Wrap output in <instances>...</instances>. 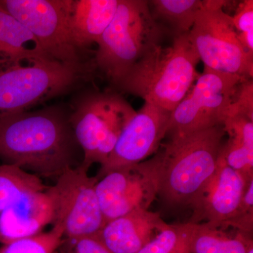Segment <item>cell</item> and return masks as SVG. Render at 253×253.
Masks as SVG:
<instances>
[{
	"mask_svg": "<svg viewBox=\"0 0 253 253\" xmlns=\"http://www.w3.org/2000/svg\"><path fill=\"white\" fill-rule=\"evenodd\" d=\"M166 35L154 21L146 0H119L112 21L96 44L97 71L113 87L136 63L158 46Z\"/></svg>",
	"mask_w": 253,
	"mask_h": 253,
	"instance_id": "277c9868",
	"label": "cell"
},
{
	"mask_svg": "<svg viewBox=\"0 0 253 253\" xmlns=\"http://www.w3.org/2000/svg\"><path fill=\"white\" fill-rule=\"evenodd\" d=\"M71 4V0H0V4L33 33L49 58L73 67L96 68L94 60L83 59L73 42Z\"/></svg>",
	"mask_w": 253,
	"mask_h": 253,
	"instance_id": "9c48e42d",
	"label": "cell"
},
{
	"mask_svg": "<svg viewBox=\"0 0 253 253\" xmlns=\"http://www.w3.org/2000/svg\"><path fill=\"white\" fill-rule=\"evenodd\" d=\"M227 1L204 0L189 38L204 68L244 78H253V56L238 38Z\"/></svg>",
	"mask_w": 253,
	"mask_h": 253,
	"instance_id": "52a82bcc",
	"label": "cell"
},
{
	"mask_svg": "<svg viewBox=\"0 0 253 253\" xmlns=\"http://www.w3.org/2000/svg\"><path fill=\"white\" fill-rule=\"evenodd\" d=\"M249 184L226 164L221 150L215 173L191 208L193 216L190 222L206 221L217 228L227 225L235 216Z\"/></svg>",
	"mask_w": 253,
	"mask_h": 253,
	"instance_id": "4fadbf2b",
	"label": "cell"
},
{
	"mask_svg": "<svg viewBox=\"0 0 253 253\" xmlns=\"http://www.w3.org/2000/svg\"><path fill=\"white\" fill-rule=\"evenodd\" d=\"M136 111L114 90H88L75 100L70 123L83 151L81 165L89 169L106 162Z\"/></svg>",
	"mask_w": 253,
	"mask_h": 253,
	"instance_id": "5b68a950",
	"label": "cell"
},
{
	"mask_svg": "<svg viewBox=\"0 0 253 253\" xmlns=\"http://www.w3.org/2000/svg\"><path fill=\"white\" fill-rule=\"evenodd\" d=\"M229 139L221 154L229 167L239 173L246 184L253 179V119L232 114L224 124Z\"/></svg>",
	"mask_w": 253,
	"mask_h": 253,
	"instance_id": "ac0fdd59",
	"label": "cell"
},
{
	"mask_svg": "<svg viewBox=\"0 0 253 253\" xmlns=\"http://www.w3.org/2000/svg\"><path fill=\"white\" fill-rule=\"evenodd\" d=\"M231 114L244 115L253 119V78H244L240 83L231 105L229 116Z\"/></svg>",
	"mask_w": 253,
	"mask_h": 253,
	"instance_id": "d4e9b609",
	"label": "cell"
},
{
	"mask_svg": "<svg viewBox=\"0 0 253 253\" xmlns=\"http://www.w3.org/2000/svg\"><path fill=\"white\" fill-rule=\"evenodd\" d=\"M96 68H78L54 59L0 69V118L27 111L86 81Z\"/></svg>",
	"mask_w": 253,
	"mask_h": 253,
	"instance_id": "8992f818",
	"label": "cell"
},
{
	"mask_svg": "<svg viewBox=\"0 0 253 253\" xmlns=\"http://www.w3.org/2000/svg\"><path fill=\"white\" fill-rule=\"evenodd\" d=\"M200 59L189 34L158 46L129 70L113 90L139 96L172 113L199 78Z\"/></svg>",
	"mask_w": 253,
	"mask_h": 253,
	"instance_id": "3957f363",
	"label": "cell"
},
{
	"mask_svg": "<svg viewBox=\"0 0 253 253\" xmlns=\"http://www.w3.org/2000/svg\"><path fill=\"white\" fill-rule=\"evenodd\" d=\"M171 112L150 103L128 123L106 162L101 165L98 180L108 172L139 164L157 152L167 134Z\"/></svg>",
	"mask_w": 253,
	"mask_h": 253,
	"instance_id": "7c38bea8",
	"label": "cell"
},
{
	"mask_svg": "<svg viewBox=\"0 0 253 253\" xmlns=\"http://www.w3.org/2000/svg\"><path fill=\"white\" fill-rule=\"evenodd\" d=\"M47 186L41 177L10 165L0 166V212L21 196L33 191H44Z\"/></svg>",
	"mask_w": 253,
	"mask_h": 253,
	"instance_id": "44dd1931",
	"label": "cell"
},
{
	"mask_svg": "<svg viewBox=\"0 0 253 253\" xmlns=\"http://www.w3.org/2000/svg\"><path fill=\"white\" fill-rule=\"evenodd\" d=\"M194 223L168 224L137 253H191Z\"/></svg>",
	"mask_w": 253,
	"mask_h": 253,
	"instance_id": "7402d4cb",
	"label": "cell"
},
{
	"mask_svg": "<svg viewBox=\"0 0 253 253\" xmlns=\"http://www.w3.org/2000/svg\"><path fill=\"white\" fill-rule=\"evenodd\" d=\"M8 62L6 61V60L2 59V58L0 57V69H1V68L4 66L5 64H6Z\"/></svg>",
	"mask_w": 253,
	"mask_h": 253,
	"instance_id": "4316f807",
	"label": "cell"
},
{
	"mask_svg": "<svg viewBox=\"0 0 253 253\" xmlns=\"http://www.w3.org/2000/svg\"><path fill=\"white\" fill-rule=\"evenodd\" d=\"M119 0H71L69 27L81 51L97 42L112 21Z\"/></svg>",
	"mask_w": 253,
	"mask_h": 253,
	"instance_id": "2e32d148",
	"label": "cell"
},
{
	"mask_svg": "<svg viewBox=\"0 0 253 253\" xmlns=\"http://www.w3.org/2000/svg\"><path fill=\"white\" fill-rule=\"evenodd\" d=\"M63 237L62 227L54 224L47 232L3 244L0 253H54L63 244Z\"/></svg>",
	"mask_w": 253,
	"mask_h": 253,
	"instance_id": "603a6c76",
	"label": "cell"
},
{
	"mask_svg": "<svg viewBox=\"0 0 253 253\" xmlns=\"http://www.w3.org/2000/svg\"><path fill=\"white\" fill-rule=\"evenodd\" d=\"M204 0H151V16L166 36L174 38L188 35L194 26Z\"/></svg>",
	"mask_w": 253,
	"mask_h": 253,
	"instance_id": "d6986e66",
	"label": "cell"
},
{
	"mask_svg": "<svg viewBox=\"0 0 253 253\" xmlns=\"http://www.w3.org/2000/svg\"><path fill=\"white\" fill-rule=\"evenodd\" d=\"M95 189L106 223L136 210H149L158 196L154 157L108 172L98 180Z\"/></svg>",
	"mask_w": 253,
	"mask_h": 253,
	"instance_id": "8fae6325",
	"label": "cell"
},
{
	"mask_svg": "<svg viewBox=\"0 0 253 253\" xmlns=\"http://www.w3.org/2000/svg\"><path fill=\"white\" fill-rule=\"evenodd\" d=\"M70 113L56 105L0 118L2 164L47 178H57L80 166L76 158L81 147L70 123Z\"/></svg>",
	"mask_w": 253,
	"mask_h": 253,
	"instance_id": "6da1fadb",
	"label": "cell"
},
{
	"mask_svg": "<svg viewBox=\"0 0 253 253\" xmlns=\"http://www.w3.org/2000/svg\"><path fill=\"white\" fill-rule=\"evenodd\" d=\"M225 134L219 126L170 138L154 156L158 196L171 206L192 208L215 173Z\"/></svg>",
	"mask_w": 253,
	"mask_h": 253,
	"instance_id": "7a4b0ae2",
	"label": "cell"
},
{
	"mask_svg": "<svg viewBox=\"0 0 253 253\" xmlns=\"http://www.w3.org/2000/svg\"><path fill=\"white\" fill-rule=\"evenodd\" d=\"M88 170L81 164L70 168L46 189L54 207L53 224L61 226L71 241L98 236L106 224L95 189L98 179Z\"/></svg>",
	"mask_w": 253,
	"mask_h": 253,
	"instance_id": "30bf717a",
	"label": "cell"
},
{
	"mask_svg": "<svg viewBox=\"0 0 253 253\" xmlns=\"http://www.w3.org/2000/svg\"><path fill=\"white\" fill-rule=\"evenodd\" d=\"M166 224L159 213L138 209L106 222L98 236L113 253H137Z\"/></svg>",
	"mask_w": 253,
	"mask_h": 253,
	"instance_id": "9a60e30c",
	"label": "cell"
},
{
	"mask_svg": "<svg viewBox=\"0 0 253 253\" xmlns=\"http://www.w3.org/2000/svg\"><path fill=\"white\" fill-rule=\"evenodd\" d=\"M54 219V207L46 190L28 193L0 212V244L41 234Z\"/></svg>",
	"mask_w": 253,
	"mask_h": 253,
	"instance_id": "5bb4252c",
	"label": "cell"
},
{
	"mask_svg": "<svg viewBox=\"0 0 253 253\" xmlns=\"http://www.w3.org/2000/svg\"><path fill=\"white\" fill-rule=\"evenodd\" d=\"M244 79L204 68L185 97L171 113L167 134L170 138L178 137L224 126L236 89Z\"/></svg>",
	"mask_w": 253,
	"mask_h": 253,
	"instance_id": "ba28073f",
	"label": "cell"
},
{
	"mask_svg": "<svg viewBox=\"0 0 253 253\" xmlns=\"http://www.w3.org/2000/svg\"><path fill=\"white\" fill-rule=\"evenodd\" d=\"M72 242L71 253H113L98 236H86Z\"/></svg>",
	"mask_w": 253,
	"mask_h": 253,
	"instance_id": "484cf974",
	"label": "cell"
},
{
	"mask_svg": "<svg viewBox=\"0 0 253 253\" xmlns=\"http://www.w3.org/2000/svg\"><path fill=\"white\" fill-rule=\"evenodd\" d=\"M251 244L245 234L231 238L208 223H194L191 253H246Z\"/></svg>",
	"mask_w": 253,
	"mask_h": 253,
	"instance_id": "ffe728a7",
	"label": "cell"
},
{
	"mask_svg": "<svg viewBox=\"0 0 253 253\" xmlns=\"http://www.w3.org/2000/svg\"><path fill=\"white\" fill-rule=\"evenodd\" d=\"M232 21L241 45L248 54L253 56V0L240 3Z\"/></svg>",
	"mask_w": 253,
	"mask_h": 253,
	"instance_id": "cb8c5ba5",
	"label": "cell"
},
{
	"mask_svg": "<svg viewBox=\"0 0 253 253\" xmlns=\"http://www.w3.org/2000/svg\"><path fill=\"white\" fill-rule=\"evenodd\" d=\"M253 253V244L250 245L249 249H248L247 253Z\"/></svg>",
	"mask_w": 253,
	"mask_h": 253,
	"instance_id": "83f0119b",
	"label": "cell"
},
{
	"mask_svg": "<svg viewBox=\"0 0 253 253\" xmlns=\"http://www.w3.org/2000/svg\"><path fill=\"white\" fill-rule=\"evenodd\" d=\"M0 57L9 65L52 59L44 54L33 33L0 4Z\"/></svg>",
	"mask_w": 253,
	"mask_h": 253,
	"instance_id": "e0dca14e",
	"label": "cell"
}]
</instances>
